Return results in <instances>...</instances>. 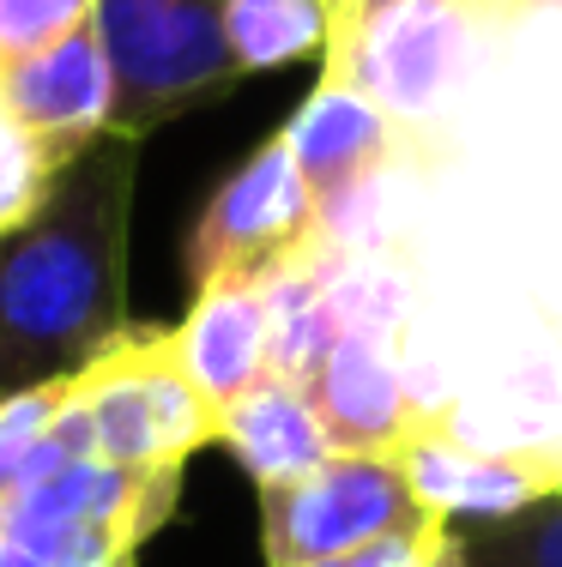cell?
<instances>
[{
    "mask_svg": "<svg viewBox=\"0 0 562 567\" xmlns=\"http://www.w3.org/2000/svg\"><path fill=\"white\" fill-rule=\"evenodd\" d=\"M98 37L115 91L110 127L127 140L231 97L248 79L224 31V0H98Z\"/></svg>",
    "mask_w": 562,
    "mask_h": 567,
    "instance_id": "obj_4",
    "label": "cell"
},
{
    "mask_svg": "<svg viewBox=\"0 0 562 567\" xmlns=\"http://www.w3.org/2000/svg\"><path fill=\"white\" fill-rule=\"evenodd\" d=\"M49 175H55V164H49V157L37 152L31 140H24L19 121H12L7 103H0V229L19 224L24 212L43 199Z\"/></svg>",
    "mask_w": 562,
    "mask_h": 567,
    "instance_id": "obj_12",
    "label": "cell"
},
{
    "mask_svg": "<svg viewBox=\"0 0 562 567\" xmlns=\"http://www.w3.org/2000/svg\"><path fill=\"white\" fill-rule=\"evenodd\" d=\"M176 350L194 393L206 399L212 423H218L236 399H248L273 374V308H266L260 278L243 272L194 290L176 327Z\"/></svg>",
    "mask_w": 562,
    "mask_h": 567,
    "instance_id": "obj_7",
    "label": "cell"
},
{
    "mask_svg": "<svg viewBox=\"0 0 562 567\" xmlns=\"http://www.w3.org/2000/svg\"><path fill=\"white\" fill-rule=\"evenodd\" d=\"M315 567H466V549H460V525L430 519V525L375 537V544L351 549V556H333V561H315Z\"/></svg>",
    "mask_w": 562,
    "mask_h": 567,
    "instance_id": "obj_11",
    "label": "cell"
},
{
    "mask_svg": "<svg viewBox=\"0 0 562 567\" xmlns=\"http://www.w3.org/2000/svg\"><path fill=\"white\" fill-rule=\"evenodd\" d=\"M273 374L441 519L562 495V0H327Z\"/></svg>",
    "mask_w": 562,
    "mask_h": 567,
    "instance_id": "obj_1",
    "label": "cell"
},
{
    "mask_svg": "<svg viewBox=\"0 0 562 567\" xmlns=\"http://www.w3.org/2000/svg\"><path fill=\"white\" fill-rule=\"evenodd\" d=\"M466 567H562V495L460 525Z\"/></svg>",
    "mask_w": 562,
    "mask_h": 567,
    "instance_id": "obj_10",
    "label": "cell"
},
{
    "mask_svg": "<svg viewBox=\"0 0 562 567\" xmlns=\"http://www.w3.org/2000/svg\"><path fill=\"white\" fill-rule=\"evenodd\" d=\"M218 441L224 453L254 477V489L266 483H285L315 471L320 458H333V435L320 429V416L309 411V399L290 393L285 381H260L248 399H236L231 411L218 416Z\"/></svg>",
    "mask_w": 562,
    "mask_h": 567,
    "instance_id": "obj_8",
    "label": "cell"
},
{
    "mask_svg": "<svg viewBox=\"0 0 562 567\" xmlns=\"http://www.w3.org/2000/svg\"><path fill=\"white\" fill-rule=\"evenodd\" d=\"M327 0H224V31L243 73H266L327 49Z\"/></svg>",
    "mask_w": 562,
    "mask_h": 567,
    "instance_id": "obj_9",
    "label": "cell"
},
{
    "mask_svg": "<svg viewBox=\"0 0 562 567\" xmlns=\"http://www.w3.org/2000/svg\"><path fill=\"white\" fill-rule=\"evenodd\" d=\"M309 218H315V194L303 182L297 157H290L285 133H273L206 199L194 236H187V284L206 290V284L260 272L278 254L297 248Z\"/></svg>",
    "mask_w": 562,
    "mask_h": 567,
    "instance_id": "obj_6",
    "label": "cell"
},
{
    "mask_svg": "<svg viewBox=\"0 0 562 567\" xmlns=\"http://www.w3.org/2000/svg\"><path fill=\"white\" fill-rule=\"evenodd\" d=\"M145 140L98 133L0 229V399L67 381L127 339V229Z\"/></svg>",
    "mask_w": 562,
    "mask_h": 567,
    "instance_id": "obj_3",
    "label": "cell"
},
{
    "mask_svg": "<svg viewBox=\"0 0 562 567\" xmlns=\"http://www.w3.org/2000/svg\"><path fill=\"white\" fill-rule=\"evenodd\" d=\"M260 495V556L266 567H315L375 544V537L430 525L441 513L418 495V483L375 453H333L315 471L266 483Z\"/></svg>",
    "mask_w": 562,
    "mask_h": 567,
    "instance_id": "obj_5",
    "label": "cell"
},
{
    "mask_svg": "<svg viewBox=\"0 0 562 567\" xmlns=\"http://www.w3.org/2000/svg\"><path fill=\"white\" fill-rule=\"evenodd\" d=\"M206 441L176 327H127L91 369L0 399V567H133Z\"/></svg>",
    "mask_w": 562,
    "mask_h": 567,
    "instance_id": "obj_2",
    "label": "cell"
}]
</instances>
